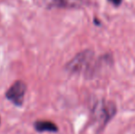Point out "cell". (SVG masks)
<instances>
[{"label": "cell", "instance_id": "1", "mask_svg": "<svg viewBox=\"0 0 135 134\" xmlns=\"http://www.w3.org/2000/svg\"><path fill=\"white\" fill-rule=\"evenodd\" d=\"M94 59L92 51H84L73 58L66 65V70L71 73H82L90 71V65Z\"/></svg>", "mask_w": 135, "mask_h": 134}, {"label": "cell", "instance_id": "2", "mask_svg": "<svg viewBox=\"0 0 135 134\" xmlns=\"http://www.w3.org/2000/svg\"><path fill=\"white\" fill-rule=\"evenodd\" d=\"M116 113V107L113 103L107 101H98L92 110L93 118L98 127L102 128L112 118Z\"/></svg>", "mask_w": 135, "mask_h": 134}, {"label": "cell", "instance_id": "3", "mask_svg": "<svg viewBox=\"0 0 135 134\" xmlns=\"http://www.w3.org/2000/svg\"><path fill=\"white\" fill-rule=\"evenodd\" d=\"M26 91H27V86L25 83L20 80L16 81L6 92V98L17 107H21L23 105Z\"/></svg>", "mask_w": 135, "mask_h": 134}, {"label": "cell", "instance_id": "4", "mask_svg": "<svg viewBox=\"0 0 135 134\" xmlns=\"http://www.w3.org/2000/svg\"><path fill=\"white\" fill-rule=\"evenodd\" d=\"M49 6L59 8H81L85 6V0H50Z\"/></svg>", "mask_w": 135, "mask_h": 134}, {"label": "cell", "instance_id": "5", "mask_svg": "<svg viewBox=\"0 0 135 134\" xmlns=\"http://www.w3.org/2000/svg\"><path fill=\"white\" fill-rule=\"evenodd\" d=\"M34 129L38 132H56L58 127L50 120H37L34 123Z\"/></svg>", "mask_w": 135, "mask_h": 134}, {"label": "cell", "instance_id": "6", "mask_svg": "<svg viewBox=\"0 0 135 134\" xmlns=\"http://www.w3.org/2000/svg\"><path fill=\"white\" fill-rule=\"evenodd\" d=\"M110 2H111L112 4H114L115 6H119V4H120L121 0H109Z\"/></svg>", "mask_w": 135, "mask_h": 134}, {"label": "cell", "instance_id": "7", "mask_svg": "<svg viewBox=\"0 0 135 134\" xmlns=\"http://www.w3.org/2000/svg\"><path fill=\"white\" fill-rule=\"evenodd\" d=\"M0 124H1V118H0Z\"/></svg>", "mask_w": 135, "mask_h": 134}]
</instances>
